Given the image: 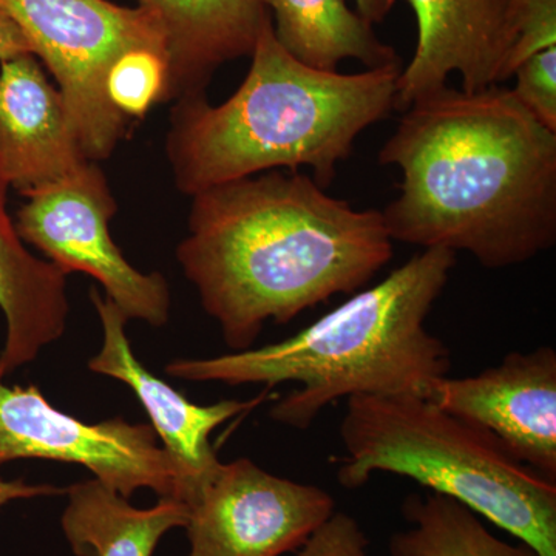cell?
<instances>
[{
  "label": "cell",
  "mask_w": 556,
  "mask_h": 556,
  "mask_svg": "<svg viewBox=\"0 0 556 556\" xmlns=\"http://www.w3.org/2000/svg\"><path fill=\"white\" fill-rule=\"evenodd\" d=\"M511 93L556 134V49L538 51L515 68Z\"/></svg>",
  "instance_id": "obj_20"
},
{
  "label": "cell",
  "mask_w": 556,
  "mask_h": 556,
  "mask_svg": "<svg viewBox=\"0 0 556 556\" xmlns=\"http://www.w3.org/2000/svg\"><path fill=\"white\" fill-rule=\"evenodd\" d=\"M455 265V252L424 249L283 342L218 357L178 358L166 372L230 387L300 383L270 409L276 422L298 430L313 426L340 399H428L452 368L448 346L428 331L427 318Z\"/></svg>",
  "instance_id": "obj_3"
},
{
  "label": "cell",
  "mask_w": 556,
  "mask_h": 556,
  "mask_svg": "<svg viewBox=\"0 0 556 556\" xmlns=\"http://www.w3.org/2000/svg\"><path fill=\"white\" fill-rule=\"evenodd\" d=\"M160 17L169 43V98L204 94L215 70L251 56L269 11L263 0H138Z\"/></svg>",
  "instance_id": "obj_14"
},
{
  "label": "cell",
  "mask_w": 556,
  "mask_h": 556,
  "mask_svg": "<svg viewBox=\"0 0 556 556\" xmlns=\"http://www.w3.org/2000/svg\"><path fill=\"white\" fill-rule=\"evenodd\" d=\"M368 546L356 519L334 511L299 548L298 556H369Z\"/></svg>",
  "instance_id": "obj_22"
},
{
  "label": "cell",
  "mask_w": 556,
  "mask_h": 556,
  "mask_svg": "<svg viewBox=\"0 0 556 556\" xmlns=\"http://www.w3.org/2000/svg\"><path fill=\"white\" fill-rule=\"evenodd\" d=\"M339 484L372 473L413 479L506 530L538 556H556V481L526 466L492 433L428 399L351 396L340 424Z\"/></svg>",
  "instance_id": "obj_5"
},
{
  "label": "cell",
  "mask_w": 556,
  "mask_h": 556,
  "mask_svg": "<svg viewBox=\"0 0 556 556\" xmlns=\"http://www.w3.org/2000/svg\"><path fill=\"white\" fill-rule=\"evenodd\" d=\"M417 21L415 54L397 78L396 104L413 102L447 86L453 73L463 90L500 86L517 42L511 0H408Z\"/></svg>",
  "instance_id": "obj_11"
},
{
  "label": "cell",
  "mask_w": 556,
  "mask_h": 556,
  "mask_svg": "<svg viewBox=\"0 0 556 556\" xmlns=\"http://www.w3.org/2000/svg\"><path fill=\"white\" fill-rule=\"evenodd\" d=\"M274 36L294 60L321 72H339L343 61L367 70L402 68L393 47L382 42L345 0H263Z\"/></svg>",
  "instance_id": "obj_17"
},
{
  "label": "cell",
  "mask_w": 556,
  "mask_h": 556,
  "mask_svg": "<svg viewBox=\"0 0 556 556\" xmlns=\"http://www.w3.org/2000/svg\"><path fill=\"white\" fill-rule=\"evenodd\" d=\"M27 199L16 223L24 243L39 249L65 274L84 273L100 281L105 298L129 320L138 318L152 327L167 324L170 292L166 278L135 269L110 237L116 201L97 164L89 161L70 177L28 193Z\"/></svg>",
  "instance_id": "obj_8"
},
{
  "label": "cell",
  "mask_w": 556,
  "mask_h": 556,
  "mask_svg": "<svg viewBox=\"0 0 556 556\" xmlns=\"http://www.w3.org/2000/svg\"><path fill=\"white\" fill-rule=\"evenodd\" d=\"M402 514L412 527L391 536L393 556H538L526 544L500 540L470 508L430 490L409 495Z\"/></svg>",
  "instance_id": "obj_18"
},
{
  "label": "cell",
  "mask_w": 556,
  "mask_h": 556,
  "mask_svg": "<svg viewBox=\"0 0 556 556\" xmlns=\"http://www.w3.org/2000/svg\"><path fill=\"white\" fill-rule=\"evenodd\" d=\"M24 31L31 53L60 86L68 124L87 160H108L126 134L124 116L109 98V75L135 50L169 60L160 17L146 7L109 0H2Z\"/></svg>",
  "instance_id": "obj_6"
},
{
  "label": "cell",
  "mask_w": 556,
  "mask_h": 556,
  "mask_svg": "<svg viewBox=\"0 0 556 556\" xmlns=\"http://www.w3.org/2000/svg\"><path fill=\"white\" fill-rule=\"evenodd\" d=\"M402 113L378 156L402 174L380 211L391 240L468 252L489 269L555 247L556 134L510 89L445 86Z\"/></svg>",
  "instance_id": "obj_1"
},
{
  "label": "cell",
  "mask_w": 556,
  "mask_h": 556,
  "mask_svg": "<svg viewBox=\"0 0 556 556\" xmlns=\"http://www.w3.org/2000/svg\"><path fill=\"white\" fill-rule=\"evenodd\" d=\"M431 404L489 431L518 460L556 481V351L507 354L470 378H442Z\"/></svg>",
  "instance_id": "obj_10"
},
{
  "label": "cell",
  "mask_w": 556,
  "mask_h": 556,
  "mask_svg": "<svg viewBox=\"0 0 556 556\" xmlns=\"http://www.w3.org/2000/svg\"><path fill=\"white\" fill-rule=\"evenodd\" d=\"M10 185L0 170V309L7 321L0 351V380L30 364L67 328V276L60 266L35 257L7 212Z\"/></svg>",
  "instance_id": "obj_15"
},
{
  "label": "cell",
  "mask_w": 556,
  "mask_h": 556,
  "mask_svg": "<svg viewBox=\"0 0 556 556\" xmlns=\"http://www.w3.org/2000/svg\"><path fill=\"white\" fill-rule=\"evenodd\" d=\"M354 2H356L357 13L368 24L375 25L386 21L396 0H354Z\"/></svg>",
  "instance_id": "obj_25"
},
{
  "label": "cell",
  "mask_w": 556,
  "mask_h": 556,
  "mask_svg": "<svg viewBox=\"0 0 556 556\" xmlns=\"http://www.w3.org/2000/svg\"><path fill=\"white\" fill-rule=\"evenodd\" d=\"M188 507L186 556L291 554L336 511L320 486L276 477L248 457L219 463Z\"/></svg>",
  "instance_id": "obj_9"
},
{
  "label": "cell",
  "mask_w": 556,
  "mask_h": 556,
  "mask_svg": "<svg viewBox=\"0 0 556 556\" xmlns=\"http://www.w3.org/2000/svg\"><path fill=\"white\" fill-rule=\"evenodd\" d=\"M517 42L508 64V76L527 58L556 49V0H511Z\"/></svg>",
  "instance_id": "obj_21"
},
{
  "label": "cell",
  "mask_w": 556,
  "mask_h": 556,
  "mask_svg": "<svg viewBox=\"0 0 556 556\" xmlns=\"http://www.w3.org/2000/svg\"><path fill=\"white\" fill-rule=\"evenodd\" d=\"M90 298L100 316L102 345L100 353L90 358L89 369L97 375L121 380L137 394L164 448L181 464L188 475L192 486L190 503L219 466L217 453L208 437L232 417L255 407L262 399L249 402L222 401L214 405L192 404L169 383L142 367L141 362L135 357L126 334L129 321L126 314L112 300L102 298L94 288L90 291Z\"/></svg>",
  "instance_id": "obj_12"
},
{
  "label": "cell",
  "mask_w": 556,
  "mask_h": 556,
  "mask_svg": "<svg viewBox=\"0 0 556 556\" xmlns=\"http://www.w3.org/2000/svg\"><path fill=\"white\" fill-rule=\"evenodd\" d=\"M33 54L30 43L9 9L0 0V62Z\"/></svg>",
  "instance_id": "obj_23"
},
{
  "label": "cell",
  "mask_w": 556,
  "mask_h": 556,
  "mask_svg": "<svg viewBox=\"0 0 556 556\" xmlns=\"http://www.w3.org/2000/svg\"><path fill=\"white\" fill-rule=\"evenodd\" d=\"M89 161L38 58L22 54L0 62V170L9 185L27 197Z\"/></svg>",
  "instance_id": "obj_13"
},
{
  "label": "cell",
  "mask_w": 556,
  "mask_h": 556,
  "mask_svg": "<svg viewBox=\"0 0 556 556\" xmlns=\"http://www.w3.org/2000/svg\"><path fill=\"white\" fill-rule=\"evenodd\" d=\"M159 441L148 424L121 417L84 422L50 405L38 387L0 380V466L20 459L79 464L127 500L149 489L160 500L188 504V475Z\"/></svg>",
  "instance_id": "obj_7"
},
{
  "label": "cell",
  "mask_w": 556,
  "mask_h": 556,
  "mask_svg": "<svg viewBox=\"0 0 556 556\" xmlns=\"http://www.w3.org/2000/svg\"><path fill=\"white\" fill-rule=\"evenodd\" d=\"M167 78L166 56L150 50L130 51L110 72V101L124 116L141 118L156 101H164Z\"/></svg>",
  "instance_id": "obj_19"
},
{
  "label": "cell",
  "mask_w": 556,
  "mask_h": 556,
  "mask_svg": "<svg viewBox=\"0 0 556 556\" xmlns=\"http://www.w3.org/2000/svg\"><path fill=\"white\" fill-rule=\"evenodd\" d=\"M65 495L61 526L76 556H152L161 538L188 525V504L160 500L137 508L97 478L67 486Z\"/></svg>",
  "instance_id": "obj_16"
},
{
  "label": "cell",
  "mask_w": 556,
  "mask_h": 556,
  "mask_svg": "<svg viewBox=\"0 0 556 556\" xmlns=\"http://www.w3.org/2000/svg\"><path fill=\"white\" fill-rule=\"evenodd\" d=\"M177 257L233 351L364 288L393 258L382 212L334 199L309 174L269 170L192 195Z\"/></svg>",
  "instance_id": "obj_2"
},
{
  "label": "cell",
  "mask_w": 556,
  "mask_h": 556,
  "mask_svg": "<svg viewBox=\"0 0 556 556\" xmlns=\"http://www.w3.org/2000/svg\"><path fill=\"white\" fill-rule=\"evenodd\" d=\"M65 493L64 489H58V486L50 484H27L22 479L16 481H5L0 478V508L11 501L16 500H31V497L39 496H56Z\"/></svg>",
  "instance_id": "obj_24"
},
{
  "label": "cell",
  "mask_w": 556,
  "mask_h": 556,
  "mask_svg": "<svg viewBox=\"0 0 556 556\" xmlns=\"http://www.w3.org/2000/svg\"><path fill=\"white\" fill-rule=\"evenodd\" d=\"M247 78L218 105L204 94L175 108L167 153L189 197L233 179L308 167L328 189L362 131L396 104L402 68L345 75L302 64L281 49L270 16L251 53Z\"/></svg>",
  "instance_id": "obj_4"
}]
</instances>
